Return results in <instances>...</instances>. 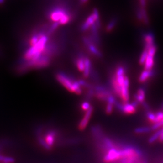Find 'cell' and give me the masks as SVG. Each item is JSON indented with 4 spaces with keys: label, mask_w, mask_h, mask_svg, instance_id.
<instances>
[{
    "label": "cell",
    "mask_w": 163,
    "mask_h": 163,
    "mask_svg": "<svg viewBox=\"0 0 163 163\" xmlns=\"http://www.w3.org/2000/svg\"><path fill=\"white\" fill-rule=\"evenodd\" d=\"M55 77L57 80L69 92H72L77 95L82 94V86L78 81L75 80L72 77L68 76L65 73L60 72L57 73Z\"/></svg>",
    "instance_id": "6da1fadb"
},
{
    "label": "cell",
    "mask_w": 163,
    "mask_h": 163,
    "mask_svg": "<svg viewBox=\"0 0 163 163\" xmlns=\"http://www.w3.org/2000/svg\"><path fill=\"white\" fill-rule=\"evenodd\" d=\"M69 12H70L65 7H56L49 12V18L52 21L59 22L66 14Z\"/></svg>",
    "instance_id": "7a4b0ae2"
},
{
    "label": "cell",
    "mask_w": 163,
    "mask_h": 163,
    "mask_svg": "<svg viewBox=\"0 0 163 163\" xmlns=\"http://www.w3.org/2000/svg\"><path fill=\"white\" fill-rule=\"evenodd\" d=\"M122 158L121 150H117L113 147L108 150L106 155H105L103 160L105 162H111Z\"/></svg>",
    "instance_id": "3957f363"
},
{
    "label": "cell",
    "mask_w": 163,
    "mask_h": 163,
    "mask_svg": "<svg viewBox=\"0 0 163 163\" xmlns=\"http://www.w3.org/2000/svg\"><path fill=\"white\" fill-rule=\"evenodd\" d=\"M51 57L42 54V55L34 62L32 65V68L42 69L48 67L50 65Z\"/></svg>",
    "instance_id": "277c9868"
},
{
    "label": "cell",
    "mask_w": 163,
    "mask_h": 163,
    "mask_svg": "<svg viewBox=\"0 0 163 163\" xmlns=\"http://www.w3.org/2000/svg\"><path fill=\"white\" fill-rule=\"evenodd\" d=\"M129 79L127 77H125V80L123 85L121 87V98L125 103H127L129 99Z\"/></svg>",
    "instance_id": "5b68a950"
},
{
    "label": "cell",
    "mask_w": 163,
    "mask_h": 163,
    "mask_svg": "<svg viewBox=\"0 0 163 163\" xmlns=\"http://www.w3.org/2000/svg\"><path fill=\"white\" fill-rule=\"evenodd\" d=\"M144 41L145 44V49L148 50L149 49L155 45V35L151 32H147L144 34Z\"/></svg>",
    "instance_id": "8992f818"
},
{
    "label": "cell",
    "mask_w": 163,
    "mask_h": 163,
    "mask_svg": "<svg viewBox=\"0 0 163 163\" xmlns=\"http://www.w3.org/2000/svg\"><path fill=\"white\" fill-rule=\"evenodd\" d=\"M93 107L91 106L88 110H87V112L85 113L84 117L81 120V122L79 124V129L83 130L86 127L88 124L90 117L92 116V113H93Z\"/></svg>",
    "instance_id": "52a82bcc"
},
{
    "label": "cell",
    "mask_w": 163,
    "mask_h": 163,
    "mask_svg": "<svg viewBox=\"0 0 163 163\" xmlns=\"http://www.w3.org/2000/svg\"><path fill=\"white\" fill-rule=\"evenodd\" d=\"M57 132L55 130H50L45 135V142L51 148L55 143V138L57 137Z\"/></svg>",
    "instance_id": "ba28073f"
},
{
    "label": "cell",
    "mask_w": 163,
    "mask_h": 163,
    "mask_svg": "<svg viewBox=\"0 0 163 163\" xmlns=\"http://www.w3.org/2000/svg\"><path fill=\"white\" fill-rule=\"evenodd\" d=\"M96 22V18L93 14L92 13L89 16L86 20L84 22L82 26H81V31L82 32H86L90 28V27L94 23Z\"/></svg>",
    "instance_id": "9c48e42d"
},
{
    "label": "cell",
    "mask_w": 163,
    "mask_h": 163,
    "mask_svg": "<svg viewBox=\"0 0 163 163\" xmlns=\"http://www.w3.org/2000/svg\"><path fill=\"white\" fill-rule=\"evenodd\" d=\"M136 108V107H135L133 105V103H126L125 104H124L122 106L121 112H123L127 114H131L135 113Z\"/></svg>",
    "instance_id": "30bf717a"
},
{
    "label": "cell",
    "mask_w": 163,
    "mask_h": 163,
    "mask_svg": "<svg viewBox=\"0 0 163 163\" xmlns=\"http://www.w3.org/2000/svg\"><path fill=\"white\" fill-rule=\"evenodd\" d=\"M118 18L117 17H113V18L110 19L108 24H107L106 27V31L107 32H112L113 31L115 28L116 27L117 24H118Z\"/></svg>",
    "instance_id": "8fae6325"
},
{
    "label": "cell",
    "mask_w": 163,
    "mask_h": 163,
    "mask_svg": "<svg viewBox=\"0 0 163 163\" xmlns=\"http://www.w3.org/2000/svg\"><path fill=\"white\" fill-rule=\"evenodd\" d=\"M76 66L79 71H83L85 69V57L82 55H80L76 59L75 61Z\"/></svg>",
    "instance_id": "7c38bea8"
},
{
    "label": "cell",
    "mask_w": 163,
    "mask_h": 163,
    "mask_svg": "<svg viewBox=\"0 0 163 163\" xmlns=\"http://www.w3.org/2000/svg\"><path fill=\"white\" fill-rule=\"evenodd\" d=\"M85 69L83 71V77L85 78H88L91 72V62L88 58L85 57Z\"/></svg>",
    "instance_id": "4fadbf2b"
},
{
    "label": "cell",
    "mask_w": 163,
    "mask_h": 163,
    "mask_svg": "<svg viewBox=\"0 0 163 163\" xmlns=\"http://www.w3.org/2000/svg\"><path fill=\"white\" fill-rule=\"evenodd\" d=\"M154 75L153 71L151 70H145L142 72L139 77V81L140 82H144L146 81L149 78L151 77Z\"/></svg>",
    "instance_id": "5bb4252c"
},
{
    "label": "cell",
    "mask_w": 163,
    "mask_h": 163,
    "mask_svg": "<svg viewBox=\"0 0 163 163\" xmlns=\"http://www.w3.org/2000/svg\"><path fill=\"white\" fill-rule=\"evenodd\" d=\"M154 56L148 55L147 57L146 60L145 61V63H144L145 70H151L152 69L153 67L154 64Z\"/></svg>",
    "instance_id": "9a60e30c"
},
{
    "label": "cell",
    "mask_w": 163,
    "mask_h": 163,
    "mask_svg": "<svg viewBox=\"0 0 163 163\" xmlns=\"http://www.w3.org/2000/svg\"><path fill=\"white\" fill-rule=\"evenodd\" d=\"M111 95L109 92H108L107 90H103V91H99V92H96L97 98L100 100H107L108 97Z\"/></svg>",
    "instance_id": "2e32d148"
},
{
    "label": "cell",
    "mask_w": 163,
    "mask_h": 163,
    "mask_svg": "<svg viewBox=\"0 0 163 163\" xmlns=\"http://www.w3.org/2000/svg\"><path fill=\"white\" fill-rule=\"evenodd\" d=\"M145 97V90L143 88H139L135 95V98L138 103H143Z\"/></svg>",
    "instance_id": "e0dca14e"
},
{
    "label": "cell",
    "mask_w": 163,
    "mask_h": 163,
    "mask_svg": "<svg viewBox=\"0 0 163 163\" xmlns=\"http://www.w3.org/2000/svg\"><path fill=\"white\" fill-rule=\"evenodd\" d=\"M60 24L59 22H54L50 26V28H49L48 30L47 31V35L50 36L51 34H53L55 30H57V29L58 28Z\"/></svg>",
    "instance_id": "ac0fdd59"
},
{
    "label": "cell",
    "mask_w": 163,
    "mask_h": 163,
    "mask_svg": "<svg viewBox=\"0 0 163 163\" xmlns=\"http://www.w3.org/2000/svg\"><path fill=\"white\" fill-rule=\"evenodd\" d=\"M71 20V14H70V12H69L68 13L66 14L61 19L59 22L60 23V24H67L70 22V20Z\"/></svg>",
    "instance_id": "d6986e66"
},
{
    "label": "cell",
    "mask_w": 163,
    "mask_h": 163,
    "mask_svg": "<svg viewBox=\"0 0 163 163\" xmlns=\"http://www.w3.org/2000/svg\"><path fill=\"white\" fill-rule=\"evenodd\" d=\"M148 55V50L146 49H145L143 52H142V55H140V57L139 63L140 65H144L145 61L146 60L147 57Z\"/></svg>",
    "instance_id": "ffe728a7"
},
{
    "label": "cell",
    "mask_w": 163,
    "mask_h": 163,
    "mask_svg": "<svg viewBox=\"0 0 163 163\" xmlns=\"http://www.w3.org/2000/svg\"><path fill=\"white\" fill-rule=\"evenodd\" d=\"M151 130V128H149L147 127H138V128H136L135 132L137 134L146 133L150 132Z\"/></svg>",
    "instance_id": "44dd1931"
},
{
    "label": "cell",
    "mask_w": 163,
    "mask_h": 163,
    "mask_svg": "<svg viewBox=\"0 0 163 163\" xmlns=\"http://www.w3.org/2000/svg\"><path fill=\"white\" fill-rule=\"evenodd\" d=\"M136 18L138 21L143 24V14H142V8L140 7H139L136 10Z\"/></svg>",
    "instance_id": "7402d4cb"
},
{
    "label": "cell",
    "mask_w": 163,
    "mask_h": 163,
    "mask_svg": "<svg viewBox=\"0 0 163 163\" xmlns=\"http://www.w3.org/2000/svg\"><path fill=\"white\" fill-rule=\"evenodd\" d=\"M161 130H158V131L156 132L154 134L152 135V136L150 137L149 140H148L149 143H153L155 142L156 140L159 138V137H160V134H161Z\"/></svg>",
    "instance_id": "603a6c76"
},
{
    "label": "cell",
    "mask_w": 163,
    "mask_h": 163,
    "mask_svg": "<svg viewBox=\"0 0 163 163\" xmlns=\"http://www.w3.org/2000/svg\"><path fill=\"white\" fill-rule=\"evenodd\" d=\"M14 160L12 157L4 156H3V155H0V162L12 163V162H14Z\"/></svg>",
    "instance_id": "cb8c5ba5"
},
{
    "label": "cell",
    "mask_w": 163,
    "mask_h": 163,
    "mask_svg": "<svg viewBox=\"0 0 163 163\" xmlns=\"http://www.w3.org/2000/svg\"><path fill=\"white\" fill-rule=\"evenodd\" d=\"M157 48L155 45L151 46L148 50V55H152V56H155V53L156 52Z\"/></svg>",
    "instance_id": "d4e9b609"
},
{
    "label": "cell",
    "mask_w": 163,
    "mask_h": 163,
    "mask_svg": "<svg viewBox=\"0 0 163 163\" xmlns=\"http://www.w3.org/2000/svg\"><path fill=\"white\" fill-rule=\"evenodd\" d=\"M147 116L148 119L150 122L155 123V120H156V114L155 113H151V112H148Z\"/></svg>",
    "instance_id": "484cf974"
},
{
    "label": "cell",
    "mask_w": 163,
    "mask_h": 163,
    "mask_svg": "<svg viewBox=\"0 0 163 163\" xmlns=\"http://www.w3.org/2000/svg\"><path fill=\"white\" fill-rule=\"evenodd\" d=\"M125 69L123 67H118L116 71V76H124L125 75Z\"/></svg>",
    "instance_id": "4316f807"
},
{
    "label": "cell",
    "mask_w": 163,
    "mask_h": 163,
    "mask_svg": "<svg viewBox=\"0 0 163 163\" xmlns=\"http://www.w3.org/2000/svg\"><path fill=\"white\" fill-rule=\"evenodd\" d=\"M163 126V119L162 120H160L159 122H156V123H155L154 125H153V126L151 127V130H154L157 129L158 128H160V127Z\"/></svg>",
    "instance_id": "83f0119b"
},
{
    "label": "cell",
    "mask_w": 163,
    "mask_h": 163,
    "mask_svg": "<svg viewBox=\"0 0 163 163\" xmlns=\"http://www.w3.org/2000/svg\"><path fill=\"white\" fill-rule=\"evenodd\" d=\"M113 103H108V104L107 105L106 109V112L107 114H110L113 112Z\"/></svg>",
    "instance_id": "f1b7e54d"
},
{
    "label": "cell",
    "mask_w": 163,
    "mask_h": 163,
    "mask_svg": "<svg viewBox=\"0 0 163 163\" xmlns=\"http://www.w3.org/2000/svg\"><path fill=\"white\" fill-rule=\"evenodd\" d=\"M156 114V120H155V123L159 122L160 120L163 119V112H159L157 113Z\"/></svg>",
    "instance_id": "f546056e"
},
{
    "label": "cell",
    "mask_w": 163,
    "mask_h": 163,
    "mask_svg": "<svg viewBox=\"0 0 163 163\" xmlns=\"http://www.w3.org/2000/svg\"><path fill=\"white\" fill-rule=\"evenodd\" d=\"M90 104L88 102H83V103H82V108L83 110H88L89 108L90 107Z\"/></svg>",
    "instance_id": "4dcf8cb0"
},
{
    "label": "cell",
    "mask_w": 163,
    "mask_h": 163,
    "mask_svg": "<svg viewBox=\"0 0 163 163\" xmlns=\"http://www.w3.org/2000/svg\"><path fill=\"white\" fill-rule=\"evenodd\" d=\"M140 7L143 8H146L147 0H139Z\"/></svg>",
    "instance_id": "1f68e13d"
},
{
    "label": "cell",
    "mask_w": 163,
    "mask_h": 163,
    "mask_svg": "<svg viewBox=\"0 0 163 163\" xmlns=\"http://www.w3.org/2000/svg\"><path fill=\"white\" fill-rule=\"evenodd\" d=\"M89 0H79V3L82 5H84L86 3H87Z\"/></svg>",
    "instance_id": "d6a6232c"
},
{
    "label": "cell",
    "mask_w": 163,
    "mask_h": 163,
    "mask_svg": "<svg viewBox=\"0 0 163 163\" xmlns=\"http://www.w3.org/2000/svg\"><path fill=\"white\" fill-rule=\"evenodd\" d=\"M5 2V0H0V5H2Z\"/></svg>",
    "instance_id": "836d02e7"
},
{
    "label": "cell",
    "mask_w": 163,
    "mask_h": 163,
    "mask_svg": "<svg viewBox=\"0 0 163 163\" xmlns=\"http://www.w3.org/2000/svg\"><path fill=\"white\" fill-rule=\"evenodd\" d=\"M161 131H162V132H163V129H162V130H161Z\"/></svg>",
    "instance_id": "e575fe53"
},
{
    "label": "cell",
    "mask_w": 163,
    "mask_h": 163,
    "mask_svg": "<svg viewBox=\"0 0 163 163\" xmlns=\"http://www.w3.org/2000/svg\"></svg>",
    "instance_id": "d590c367"
}]
</instances>
